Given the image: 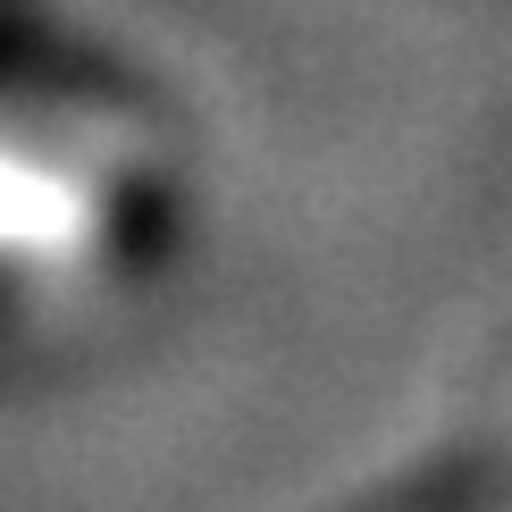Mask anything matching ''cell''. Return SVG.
Wrapping results in <instances>:
<instances>
[{"mask_svg":"<svg viewBox=\"0 0 512 512\" xmlns=\"http://www.w3.org/2000/svg\"><path fill=\"white\" fill-rule=\"evenodd\" d=\"M68 84L0 59V286H68L101 261L126 160Z\"/></svg>","mask_w":512,"mask_h":512,"instance_id":"1","label":"cell"}]
</instances>
